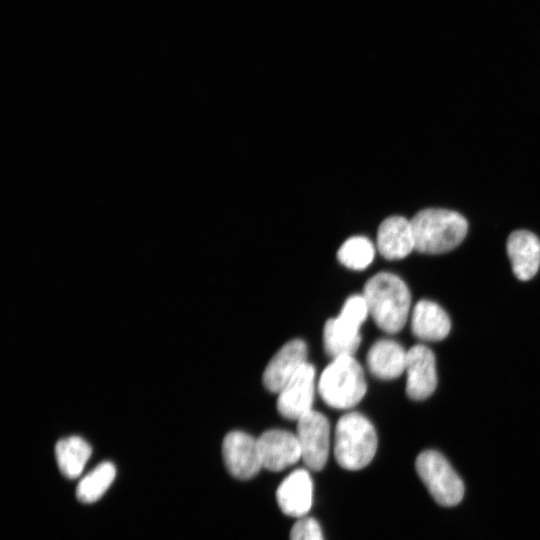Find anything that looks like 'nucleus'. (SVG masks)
Instances as JSON below:
<instances>
[{
	"label": "nucleus",
	"mask_w": 540,
	"mask_h": 540,
	"mask_svg": "<svg viewBox=\"0 0 540 540\" xmlns=\"http://www.w3.org/2000/svg\"><path fill=\"white\" fill-rule=\"evenodd\" d=\"M369 316L384 332L397 333L405 326L411 305L406 283L390 272H379L367 280L363 289Z\"/></svg>",
	"instance_id": "obj_1"
},
{
	"label": "nucleus",
	"mask_w": 540,
	"mask_h": 540,
	"mask_svg": "<svg viewBox=\"0 0 540 540\" xmlns=\"http://www.w3.org/2000/svg\"><path fill=\"white\" fill-rule=\"evenodd\" d=\"M415 250L425 254H441L457 247L468 230L466 219L458 212L428 208L410 220Z\"/></svg>",
	"instance_id": "obj_2"
},
{
	"label": "nucleus",
	"mask_w": 540,
	"mask_h": 540,
	"mask_svg": "<svg viewBox=\"0 0 540 540\" xmlns=\"http://www.w3.org/2000/svg\"><path fill=\"white\" fill-rule=\"evenodd\" d=\"M377 450V434L373 424L363 414L342 415L335 428L334 456L346 470H360L373 459Z\"/></svg>",
	"instance_id": "obj_3"
},
{
	"label": "nucleus",
	"mask_w": 540,
	"mask_h": 540,
	"mask_svg": "<svg viewBox=\"0 0 540 540\" xmlns=\"http://www.w3.org/2000/svg\"><path fill=\"white\" fill-rule=\"evenodd\" d=\"M318 392L326 405L334 409H349L358 404L367 390L362 366L353 356H341L322 371Z\"/></svg>",
	"instance_id": "obj_4"
},
{
	"label": "nucleus",
	"mask_w": 540,
	"mask_h": 540,
	"mask_svg": "<svg viewBox=\"0 0 540 540\" xmlns=\"http://www.w3.org/2000/svg\"><path fill=\"white\" fill-rule=\"evenodd\" d=\"M415 466L437 503L454 506L461 501L464 494L463 482L442 454L425 450L418 455Z\"/></svg>",
	"instance_id": "obj_5"
},
{
	"label": "nucleus",
	"mask_w": 540,
	"mask_h": 540,
	"mask_svg": "<svg viewBox=\"0 0 540 540\" xmlns=\"http://www.w3.org/2000/svg\"><path fill=\"white\" fill-rule=\"evenodd\" d=\"M301 459L307 468L320 471L326 465L330 446V424L327 417L311 410L297 420L296 433Z\"/></svg>",
	"instance_id": "obj_6"
},
{
	"label": "nucleus",
	"mask_w": 540,
	"mask_h": 540,
	"mask_svg": "<svg viewBox=\"0 0 540 540\" xmlns=\"http://www.w3.org/2000/svg\"><path fill=\"white\" fill-rule=\"evenodd\" d=\"M316 371L306 362L278 392L277 410L289 420H298L312 410Z\"/></svg>",
	"instance_id": "obj_7"
},
{
	"label": "nucleus",
	"mask_w": 540,
	"mask_h": 540,
	"mask_svg": "<svg viewBox=\"0 0 540 540\" xmlns=\"http://www.w3.org/2000/svg\"><path fill=\"white\" fill-rule=\"evenodd\" d=\"M222 455L228 472L240 480L255 477L263 467L257 439L242 431L225 436Z\"/></svg>",
	"instance_id": "obj_8"
},
{
	"label": "nucleus",
	"mask_w": 540,
	"mask_h": 540,
	"mask_svg": "<svg viewBox=\"0 0 540 540\" xmlns=\"http://www.w3.org/2000/svg\"><path fill=\"white\" fill-rule=\"evenodd\" d=\"M405 372L406 394L415 401H421L435 391L437 370L434 353L423 344H416L407 351Z\"/></svg>",
	"instance_id": "obj_9"
},
{
	"label": "nucleus",
	"mask_w": 540,
	"mask_h": 540,
	"mask_svg": "<svg viewBox=\"0 0 540 540\" xmlns=\"http://www.w3.org/2000/svg\"><path fill=\"white\" fill-rule=\"evenodd\" d=\"M262 466L278 472L301 459V449L296 434L286 430L271 429L257 439Z\"/></svg>",
	"instance_id": "obj_10"
},
{
	"label": "nucleus",
	"mask_w": 540,
	"mask_h": 540,
	"mask_svg": "<svg viewBox=\"0 0 540 540\" xmlns=\"http://www.w3.org/2000/svg\"><path fill=\"white\" fill-rule=\"evenodd\" d=\"M307 346L301 339H293L285 343L270 359L262 376L264 387L278 393L293 377L299 368L306 363Z\"/></svg>",
	"instance_id": "obj_11"
},
{
	"label": "nucleus",
	"mask_w": 540,
	"mask_h": 540,
	"mask_svg": "<svg viewBox=\"0 0 540 540\" xmlns=\"http://www.w3.org/2000/svg\"><path fill=\"white\" fill-rule=\"evenodd\" d=\"M313 499V483L305 469L291 472L278 486L276 500L287 516L303 518L309 512Z\"/></svg>",
	"instance_id": "obj_12"
},
{
	"label": "nucleus",
	"mask_w": 540,
	"mask_h": 540,
	"mask_svg": "<svg viewBox=\"0 0 540 540\" xmlns=\"http://www.w3.org/2000/svg\"><path fill=\"white\" fill-rule=\"evenodd\" d=\"M376 247L387 260H399L415 250L410 220L402 216H390L378 227Z\"/></svg>",
	"instance_id": "obj_13"
},
{
	"label": "nucleus",
	"mask_w": 540,
	"mask_h": 540,
	"mask_svg": "<svg viewBox=\"0 0 540 540\" xmlns=\"http://www.w3.org/2000/svg\"><path fill=\"white\" fill-rule=\"evenodd\" d=\"M507 253L515 276L527 281L540 267V240L530 231L516 230L507 240Z\"/></svg>",
	"instance_id": "obj_14"
},
{
	"label": "nucleus",
	"mask_w": 540,
	"mask_h": 540,
	"mask_svg": "<svg viewBox=\"0 0 540 540\" xmlns=\"http://www.w3.org/2000/svg\"><path fill=\"white\" fill-rule=\"evenodd\" d=\"M407 351L391 339H380L372 344L366 355L370 373L382 380H391L405 372Z\"/></svg>",
	"instance_id": "obj_15"
},
{
	"label": "nucleus",
	"mask_w": 540,
	"mask_h": 540,
	"mask_svg": "<svg viewBox=\"0 0 540 540\" xmlns=\"http://www.w3.org/2000/svg\"><path fill=\"white\" fill-rule=\"evenodd\" d=\"M360 324L338 314L326 321L323 328V346L332 359L353 356L361 343Z\"/></svg>",
	"instance_id": "obj_16"
},
{
	"label": "nucleus",
	"mask_w": 540,
	"mask_h": 540,
	"mask_svg": "<svg viewBox=\"0 0 540 540\" xmlns=\"http://www.w3.org/2000/svg\"><path fill=\"white\" fill-rule=\"evenodd\" d=\"M413 334L424 341L443 340L450 332L451 321L448 314L437 303L421 299L411 314Z\"/></svg>",
	"instance_id": "obj_17"
},
{
	"label": "nucleus",
	"mask_w": 540,
	"mask_h": 540,
	"mask_svg": "<svg viewBox=\"0 0 540 540\" xmlns=\"http://www.w3.org/2000/svg\"><path fill=\"white\" fill-rule=\"evenodd\" d=\"M91 453V446L80 436L61 439L55 446L58 467L61 473L70 479L82 473Z\"/></svg>",
	"instance_id": "obj_18"
},
{
	"label": "nucleus",
	"mask_w": 540,
	"mask_h": 540,
	"mask_svg": "<svg viewBox=\"0 0 540 540\" xmlns=\"http://www.w3.org/2000/svg\"><path fill=\"white\" fill-rule=\"evenodd\" d=\"M116 475L111 462H103L88 473L78 484L76 496L79 501L92 503L97 501L112 484Z\"/></svg>",
	"instance_id": "obj_19"
},
{
	"label": "nucleus",
	"mask_w": 540,
	"mask_h": 540,
	"mask_svg": "<svg viewBox=\"0 0 540 540\" xmlns=\"http://www.w3.org/2000/svg\"><path fill=\"white\" fill-rule=\"evenodd\" d=\"M375 256V246L365 236H352L345 240L337 251L338 261L352 270H364Z\"/></svg>",
	"instance_id": "obj_20"
},
{
	"label": "nucleus",
	"mask_w": 540,
	"mask_h": 540,
	"mask_svg": "<svg viewBox=\"0 0 540 540\" xmlns=\"http://www.w3.org/2000/svg\"><path fill=\"white\" fill-rule=\"evenodd\" d=\"M290 540H324V538L319 523L312 517H303L293 525Z\"/></svg>",
	"instance_id": "obj_21"
}]
</instances>
